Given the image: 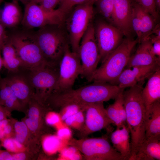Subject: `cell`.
Returning <instances> with one entry per match:
<instances>
[{
  "instance_id": "35",
  "label": "cell",
  "mask_w": 160,
  "mask_h": 160,
  "mask_svg": "<svg viewBox=\"0 0 160 160\" xmlns=\"http://www.w3.org/2000/svg\"><path fill=\"white\" fill-rule=\"evenodd\" d=\"M45 120L47 124L49 125L56 126L61 119L60 115L53 112H50L46 114Z\"/></svg>"
},
{
  "instance_id": "45",
  "label": "cell",
  "mask_w": 160,
  "mask_h": 160,
  "mask_svg": "<svg viewBox=\"0 0 160 160\" xmlns=\"http://www.w3.org/2000/svg\"><path fill=\"white\" fill-rule=\"evenodd\" d=\"M31 0H12V1H20L24 4H25L29 2Z\"/></svg>"
},
{
  "instance_id": "34",
  "label": "cell",
  "mask_w": 160,
  "mask_h": 160,
  "mask_svg": "<svg viewBox=\"0 0 160 160\" xmlns=\"http://www.w3.org/2000/svg\"><path fill=\"white\" fill-rule=\"evenodd\" d=\"M147 38L150 42L152 53L155 56L160 58V37L150 34Z\"/></svg>"
},
{
  "instance_id": "36",
  "label": "cell",
  "mask_w": 160,
  "mask_h": 160,
  "mask_svg": "<svg viewBox=\"0 0 160 160\" xmlns=\"http://www.w3.org/2000/svg\"><path fill=\"white\" fill-rule=\"evenodd\" d=\"M61 0H42L40 6L44 10L51 11L55 9V7L59 4Z\"/></svg>"
},
{
  "instance_id": "20",
  "label": "cell",
  "mask_w": 160,
  "mask_h": 160,
  "mask_svg": "<svg viewBox=\"0 0 160 160\" xmlns=\"http://www.w3.org/2000/svg\"><path fill=\"white\" fill-rule=\"evenodd\" d=\"M141 95L147 112L155 103L160 100V67L148 78Z\"/></svg>"
},
{
  "instance_id": "21",
  "label": "cell",
  "mask_w": 160,
  "mask_h": 160,
  "mask_svg": "<svg viewBox=\"0 0 160 160\" xmlns=\"http://www.w3.org/2000/svg\"><path fill=\"white\" fill-rule=\"evenodd\" d=\"M130 134L127 125L116 128L112 132L110 140L113 147L121 155L124 160H129L131 155Z\"/></svg>"
},
{
  "instance_id": "38",
  "label": "cell",
  "mask_w": 160,
  "mask_h": 160,
  "mask_svg": "<svg viewBox=\"0 0 160 160\" xmlns=\"http://www.w3.org/2000/svg\"><path fill=\"white\" fill-rule=\"evenodd\" d=\"M6 28L0 20V50H1L9 38V35L7 33Z\"/></svg>"
},
{
  "instance_id": "26",
  "label": "cell",
  "mask_w": 160,
  "mask_h": 160,
  "mask_svg": "<svg viewBox=\"0 0 160 160\" xmlns=\"http://www.w3.org/2000/svg\"><path fill=\"white\" fill-rule=\"evenodd\" d=\"M1 50L3 55V66L9 72H16L24 69L23 63L17 56L15 49L9 39Z\"/></svg>"
},
{
  "instance_id": "11",
  "label": "cell",
  "mask_w": 160,
  "mask_h": 160,
  "mask_svg": "<svg viewBox=\"0 0 160 160\" xmlns=\"http://www.w3.org/2000/svg\"><path fill=\"white\" fill-rule=\"evenodd\" d=\"M21 23L28 29L64 23L65 17L57 9L51 11L43 9L31 1L25 4Z\"/></svg>"
},
{
  "instance_id": "43",
  "label": "cell",
  "mask_w": 160,
  "mask_h": 160,
  "mask_svg": "<svg viewBox=\"0 0 160 160\" xmlns=\"http://www.w3.org/2000/svg\"><path fill=\"white\" fill-rule=\"evenodd\" d=\"M154 0L157 10L159 13L160 10V0Z\"/></svg>"
},
{
  "instance_id": "30",
  "label": "cell",
  "mask_w": 160,
  "mask_h": 160,
  "mask_svg": "<svg viewBox=\"0 0 160 160\" xmlns=\"http://www.w3.org/2000/svg\"><path fill=\"white\" fill-rule=\"evenodd\" d=\"M1 145L7 151L12 153L29 151L28 148L13 137L5 138L1 141Z\"/></svg>"
},
{
  "instance_id": "37",
  "label": "cell",
  "mask_w": 160,
  "mask_h": 160,
  "mask_svg": "<svg viewBox=\"0 0 160 160\" xmlns=\"http://www.w3.org/2000/svg\"><path fill=\"white\" fill-rule=\"evenodd\" d=\"M4 132V139L12 137H14L15 131L13 119H11L10 122L5 126Z\"/></svg>"
},
{
  "instance_id": "25",
  "label": "cell",
  "mask_w": 160,
  "mask_h": 160,
  "mask_svg": "<svg viewBox=\"0 0 160 160\" xmlns=\"http://www.w3.org/2000/svg\"><path fill=\"white\" fill-rule=\"evenodd\" d=\"M122 91L114 99V103L106 109L107 115L116 128L127 124L126 111L124 104L123 92Z\"/></svg>"
},
{
  "instance_id": "27",
  "label": "cell",
  "mask_w": 160,
  "mask_h": 160,
  "mask_svg": "<svg viewBox=\"0 0 160 160\" xmlns=\"http://www.w3.org/2000/svg\"><path fill=\"white\" fill-rule=\"evenodd\" d=\"M15 131L14 137L18 142L27 147L29 151V143L33 140L30 131L23 121L13 120Z\"/></svg>"
},
{
  "instance_id": "10",
  "label": "cell",
  "mask_w": 160,
  "mask_h": 160,
  "mask_svg": "<svg viewBox=\"0 0 160 160\" xmlns=\"http://www.w3.org/2000/svg\"><path fill=\"white\" fill-rule=\"evenodd\" d=\"M69 46L59 63L57 82L52 94L72 89L76 78L81 74V66L79 54L71 50Z\"/></svg>"
},
{
  "instance_id": "41",
  "label": "cell",
  "mask_w": 160,
  "mask_h": 160,
  "mask_svg": "<svg viewBox=\"0 0 160 160\" xmlns=\"http://www.w3.org/2000/svg\"><path fill=\"white\" fill-rule=\"evenodd\" d=\"M12 154L7 150H0V160H12Z\"/></svg>"
},
{
  "instance_id": "2",
  "label": "cell",
  "mask_w": 160,
  "mask_h": 160,
  "mask_svg": "<svg viewBox=\"0 0 160 160\" xmlns=\"http://www.w3.org/2000/svg\"><path fill=\"white\" fill-rule=\"evenodd\" d=\"M143 84H138L123 92L126 123L131 138V155L145 140L147 110L141 95Z\"/></svg>"
},
{
  "instance_id": "22",
  "label": "cell",
  "mask_w": 160,
  "mask_h": 160,
  "mask_svg": "<svg viewBox=\"0 0 160 160\" xmlns=\"http://www.w3.org/2000/svg\"><path fill=\"white\" fill-rule=\"evenodd\" d=\"M155 160H160V140L145 139L138 146L129 159Z\"/></svg>"
},
{
  "instance_id": "40",
  "label": "cell",
  "mask_w": 160,
  "mask_h": 160,
  "mask_svg": "<svg viewBox=\"0 0 160 160\" xmlns=\"http://www.w3.org/2000/svg\"><path fill=\"white\" fill-rule=\"evenodd\" d=\"M10 119L6 118L0 121V141L4 139V129L5 126L10 122Z\"/></svg>"
},
{
  "instance_id": "4",
  "label": "cell",
  "mask_w": 160,
  "mask_h": 160,
  "mask_svg": "<svg viewBox=\"0 0 160 160\" xmlns=\"http://www.w3.org/2000/svg\"><path fill=\"white\" fill-rule=\"evenodd\" d=\"M35 33L38 44L45 59L50 64L58 67L66 49L70 45L64 23L45 26Z\"/></svg>"
},
{
  "instance_id": "31",
  "label": "cell",
  "mask_w": 160,
  "mask_h": 160,
  "mask_svg": "<svg viewBox=\"0 0 160 160\" xmlns=\"http://www.w3.org/2000/svg\"><path fill=\"white\" fill-rule=\"evenodd\" d=\"M92 0H61L57 9L64 17L76 6Z\"/></svg>"
},
{
  "instance_id": "23",
  "label": "cell",
  "mask_w": 160,
  "mask_h": 160,
  "mask_svg": "<svg viewBox=\"0 0 160 160\" xmlns=\"http://www.w3.org/2000/svg\"><path fill=\"white\" fill-rule=\"evenodd\" d=\"M18 2H6L0 10V20L6 28L15 27L21 22L23 15Z\"/></svg>"
},
{
  "instance_id": "6",
  "label": "cell",
  "mask_w": 160,
  "mask_h": 160,
  "mask_svg": "<svg viewBox=\"0 0 160 160\" xmlns=\"http://www.w3.org/2000/svg\"><path fill=\"white\" fill-rule=\"evenodd\" d=\"M95 0L76 6L65 17L64 23L72 51L78 53L82 38L94 15Z\"/></svg>"
},
{
  "instance_id": "42",
  "label": "cell",
  "mask_w": 160,
  "mask_h": 160,
  "mask_svg": "<svg viewBox=\"0 0 160 160\" xmlns=\"http://www.w3.org/2000/svg\"><path fill=\"white\" fill-rule=\"evenodd\" d=\"M11 113L2 105L0 107V121L10 116Z\"/></svg>"
},
{
  "instance_id": "49",
  "label": "cell",
  "mask_w": 160,
  "mask_h": 160,
  "mask_svg": "<svg viewBox=\"0 0 160 160\" xmlns=\"http://www.w3.org/2000/svg\"></svg>"
},
{
  "instance_id": "12",
  "label": "cell",
  "mask_w": 160,
  "mask_h": 160,
  "mask_svg": "<svg viewBox=\"0 0 160 160\" xmlns=\"http://www.w3.org/2000/svg\"><path fill=\"white\" fill-rule=\"evenodd\" d=\"M94 26L102 62L121 44L124 36L118 28L103 19L97 20Z\"/></svg>"
},
{
  "instance_id": "17",
  "label": "cell",
  "mask_w": 160,
  "mask_h": 160,
  "mask_svg": "<svg viewBox=\"0 0 160 160\" xmlns=\"http://www.w3.org/2000/svg\"><path fill=\"white\" fill-rule=\"evenodd\" d=\"M133 0H114L112 24L118 28L126 37H132L131 24Z\"/></svg>"
},
{
  "instance_id": "18",
  "label": "cell",
  "mask_w": 160,
  "mask_h": 160,
  "mask_svg": "<svg viewBox=\"0 0 160 160\" xmlns=\"http://www.w3.org/2000/svg\"><path fill=\"white\" fill-rule=\"evenodd\" d=\"M85 106L75 103L64 105L60 108L61 119L65 124L80 131L85 122Z\"/></svg>"
},
{
  "instance_id": "24",
  "label": "cell",
  "mask_w": 160,
  "mask_h": 160,
  "mask_svg": "<svg viewBox=\"0 0 160 160\" xmlns=\"http://www.w3.org/2000/svg\"><path fill=\"white\" fill-rule=\"evenodd\" d=\"M145 139L160 140V100L147 112Z\"/></svg>"
},
{
  "instance_id": "46",
  "label": "cell",
  "mask_w": 160,
  "mask_h": 160,
  "mask_svg": "<svg viewBox=\"0 0 160 160\" xmlns=\"http://www.w3.org/2000/svg\"><path fill=\"white\" fill-rule=\"evenodd\" d=\"M42 0H31V1L36 3H40Z\"/></svg>"
},
{
  "instance_id": "29",
  "label": "cell",
  "mask_w": 160,
  "mask_h": 160,
  "mask_svg": "<svg viewBox=\"0 0 160 160\" xmlns=\"http://www.w3.org/2000/svg\"><path fill=\"white\" fill-rule=\"evenodd\" d=\"M61 139L57 136L49 135L44 137L41 144L44 151L48 154H52L58 151L60 145Z\"/></svg>"
},
{
  "instance_id": "33",
  "label": "cell",
  "mask_w": 160,
  "mask_h": 160,
  "mask_svg": "<svg viewBox=\"0 0 160 160\" xmlns=\"http://www.w3.org/2000/svg\"><path fill=\"white\" fill-rule=\"evenodd\" d=\"M70 146L69 147L65 148L61 151L58 159H82L83 157L78 149L73 146Z\"/></svg>"
},
{
  "instance_id": "15",
  "label": "cell",
  "mask_w": 160,
  "mask_h": 160,
  "mask_svg": "<svg viewBox=\"0 0 160 160\" xmlns=\"http://www.w3.org/2000/svg\"><path fill=\"white\" fill-rule=\"evenodd\" d=\"M160 63L146 66H136L125 69L118 77L114 84L124 89L138 84L144 83L159 67Z\"/></svg>"
},
{
  "instance_id": "32",
  "label": "cell",
  "mask_w": 160,
  "mask_h": 160,
  "mask_svg": "<svg viewBox=\"0 0 160 160\" xmlns=\"http://www.w3.org/2000/svg\"><path fill=\"white\" fill-rule=\"evenodd\" d=\"M133 0L144 9L158 21L159 18V12L157 10L154 0Z\"/></svg>"
},
{
  "instance_id": "44",
  "label": "cell",
  "mask_w": 160,
  "mask_h": 160,
  "mask_svg": "<svg viewBox=\"0 0 160 160\" xmlns=\"http://www.w3.org/2000/svg\"><path fill=\"white\" fill-rule=\"evenodd\" d=\"M1 50H0V71L2 68V67L3 66V59L1 57Z\"/></svg>"
},
{
  "instance_id": "13",
  "label": "cell",
  "mask_w": 160,
  "mask_h": 160,
  "mask_svg": "<svg viewBox=\"0 0 160 160\" xmlns=\"http://www.w3.org/2000/svg\"><path fill=\"white\" fill-rule=\"evenodd\" d=\"M85 108L84 124L80 131L81 136L83 137L93 132L107 128L113 124L107 115L103 102L86 105Z\"/></svg>"
},
{
  "instance_id": "8",
  "label": "cell",
  "mask_w": 160,
  "mask_h": 160,
  "mask_svg": "<svg viewBox=\"0 0 160 160\" xmlns=\"http://www.w3.org/2000/svg\"><path fill=\"white\" fill-rule=\"evenodd\" d=\"M59 67L47 66L32 70H26L32 88L34 98L46 105L56 86Z\"/></svg>"
},
{
  "instance_id": "9",
  "label": "cell",
  "mask_w": 160,
  "mask_h": 160,
  "mask_svg": "<svg viewBox=\"0 0 160 160\" xmlns=\"http://www.w3.org/2000/svg\"><path fill=\"white\" fill-rule=\"evenodd\" d=\"M78 54L81 66L80 75L88 81L97 69L100 60L92 21L82 38Z\"/></svg>"
},
{
  "instance_id": "7",
  "label": "cell",
  "mask_w": 160,
  "mask_h": 160,
  "mask_svg": "<svg viewBox=\"0 0 160 160\" xmlns=\"http://www.w3.org/2000/svg\"><path fill=\"white\" fill-rule=\"evenodd\" d=\"M68 144L76 148L86 160H124L109 142L107 137L72 139Z\"/></svg>"
},
{
  "instance_id": "47",
  "label": "cell",
  "mask_w": 160,
  "mask_h": 160,
  "mask_svg": "<svg viewBox=\"0 0 160 160\" xmlns=\"http://www.w3.org/2000/svg\"><path fill=\"white\" fill-rule=\"evenodd\" d=\"M3 1V0H0V4Z\"/></svg>"
},
{
  "instance_id": "28",
  "label": "cell",
  "mask_w": 160,
  "mask_h": 160,
  "mask_svg": "<svg viewBox=\"0 0 160 160\" xmlns=\"http://www.w3.org/2000/svg\"><path fill=\"white\" fill-rule=\"evenodd\" d=\"M114 0H95L97 11L105 20L112 24Z\"/></svg>"
},
{
  "instance_id": "16",
  "label": "cell",
  "mask_w": 160,
  "mask_h": 160,
  "mask_svg": "<svg viewBox=\"0 0 160 160\" xmlns=\"http://www.w3.org/2000/svg\"><path fill=\"white\" fill-rule=\"evenodd\" d=\"M11 73L4 78L16 96L25 108L34 97L33 92L25 70Z\"/></svg>"
},
{
  "instance_id": "19",
  "label": "cell",
  "mask_w": 160,
  "mask_h": 160,
  "mask_svg": "<svg viewBox=\"0 0 160 160\" xmlns=\"http://www.w3.org/2000/svg\"><path fill=\"white\" fill-rule=\"evenodd\" d=\"M138 44L135 53L130 56L126 68L160 63V58L155 56L152 53L150 42L147 38Z\"/></svg>"
},
{
  "instance_id": "14",
  "label": "cell",
  "mask_w": 160,
  "mask_h": 160,
  "mask_svg": "<svg viewBox=\"0 0 160 160\" xmlns=\"http://www.w3.org/2000/svg\"><path fill=\"white\" fill-rule=\"evenodd\" d=\"M158 23L149 13L133 1L132 26L137 35L139 43L147 38Z\"/></svg>"
},
{
  "instance_id": "39",
  "label": "cell",
  "mask_w": 160,
  "mask_h": 160,
  "mask_svg": "<svg viewBox=\"0 0 160 160\" xmlns=\"http://www.w3.org/2000/svg\"><path fill=\"white\" fill-rule=\"evenodd\" d=\"M29 151H25L17 153H12V160H25L29 159Z\"/></svg>"
},
{
  "instance_id": "5",
  "label": "cell",
  "mask_w": 160,
  "mask_h": 160,
  "mask_svg": "<svg viewBox=\"0 0 160 160\" xmlns=\"http://www.w3.org/2000/svg\"><path fill=\"white\" fill-rule=\"evenodd\" d=\"M9 39L23 63L24 70L31 71L47 66H55L44 57L38 44L35 32L27 31L16 32L9 35Z\"/></svg>"
},
{
  "instance_id": "3",
  "label": "cell",
  "mask_w": 160,
  "mask_h": 160,
  "mask_svg": "<svg viewBox=\"0 0 160 160\" xmlns=\"http://www.w3.org/2000/svg\"><path fill=\"white\" fill-rule=\"evenodd\" d=\"M138 43L137 38L124 39L121 44L102 62L101 65L97 68L88 81L114 84L126 68L133 49Z\"/></svg>"
},
{
  "instance_id": "48",
  "label": "cell",
  "mask_w": 160,
  "mask_h": 160,
  "mask_svg": "<svg viewBox=\"0 0 160 160\" xmlns=\"http://www.w3.org/2000/svg\"><path fill=\"white\" fill-rule=\"evenodd\" d=\"M2 106L0 104V107Z\"/></svg>"
},
{
  "instance_id": "1",
  "label": "cell",
  "mask_w": 160,
  "mask_h": 160,
  "mask_svg": "<svg viewBox=\"0 0 160 160\" xmlns=\"http://www.w3.org/2000/svg\"><path fill=\"white\" fill-rule=\"evenodd\" d=\"M124 89L109 83L94 82L76 89L52 94L47 104L60 108L67 104L75 103L82 105L107 101L114 99Z\"/></svg>"
}]
</instances>
